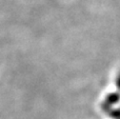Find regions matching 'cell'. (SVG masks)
Returning a JSON list of instances; mask_svg holds the SVG:
<instances>
[{
    "label": "cell",
    "instance_id": "6da1fadb",
    "mask_svg": "<svg viewBox=\"0 0 120 119\" xmlns=\"http://www.w3.org/2000/svg\"><path fill=\"white\" fill-rule=\"evenodd\" d=\"M120 100V94L119 93H112L109 96H106V98L104 99V101L102 102V109L104 111H108L111 109V107L114 104H116L117 102Z\"/></svg>",
    "mask_w": 120,
    "mask_h": 119
},
{
    "label": "cell",
    "instance_id": "7a4b0ae2",
    "mask_svg": "<svg viewBox=\"0 0 120 119\" xmlns=\"http://www.w3.org/2000/svg\"><path fill=\"white\" fill-rule=\"evenodd\" d=\"M112 117L116 118V119H120V109H117V110H114V111H111V114H110Z\"/></svg>",
    "mask_w": 120,
    "mask_h": 119
},
{
    "label": "cell",
    "instance_id": "3957f363",
    "mask_svg": "<svg viewBox=\"0 0 120 119\" xmlns=\"http://www.w3.org/2000/svg\"><path fill=\"white\" fill-rule=\"evenodd\" d=\"M116 86H117V88L120 90V74H119V76L117 77V80H116Z\"/></svg>",
    "mask_w": 120,
    "mask_h": 119
}]
</instances>
